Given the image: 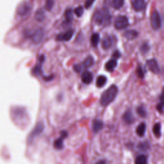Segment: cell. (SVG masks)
I'll return each instance as SVG.
<instances>
[{
    "label": "cell",
    "mask_w": 164,
    "mask_h": 164,
    "mask_svg": "<svg viewBox=\"0 0 164 164\" xmlns=\"http://www.w3.org/2000/svg\"><path fill=\"white\" fill-rule=\"evenodd\" d=\"M164 107V87L163 88L162 90V92L160 95V102L156 106V108L157 110L159 112H162L163 111V109Z\"/></svg>",
    "instance_id": "21"
},
{
    "label": "cell",
    "mask_w": 164,
    "mask_h": 164,
    "mask_svg": "<svg viewBox=\"0 0 164 164\" xmlns=\"http://www.w3.org/2000/svg\"><path fill=\"white\" fill-rule=\"evenodd\" d=\"M64 16L67 22H71L73 19V13L71 8H68L65 10Z\"/></svg>",
    "instance_id": "25"
},
{
    "label": "cell",
    "mask_w": 164,
    "mask_h": 164,
    "mask_svg": "<svg viewBox=\"0 0 164 164\" xmlns=\"http://www.w3.org/2000/svg\"><path fill=\"white\" fill-rule=\"evenodd\" d=\"M73 68H74V69L76 72L79 73L82 69V65H79V64H76V65H74Z\"/></svg>",
    "instance_id": "34"
},
{
    "label": "cell",
    "mask_w": 164,
    "mask_h": 164,
    "mask_svg": "<svg viewBox=\"0 0 164 164\" xmlns=\"http://www.w3.org/2000/svg\"><path fill=\"white\" fill-rule=\"evenodd\" d=\"M92 79H93V75L90 71H85L82 73L81 81H83L84 84H89L91 83Z\"/></svg>",
    "instance_id": "12"
},
{
    "label": "cell",
    "mask_w": 164,
    "mask_h": 164,
    "mask_svg": "<svg viewBox=\"0 0 164 164\" xmlns=\"http://www.w3.org/2000/svg\"><path fill=\"white\" fill-rule=\"evenodd\" d=\"M128 24H129L128 19L126 16H120L117 17L115 19L114 23L115 28L118 30H122L126 28L128 26Z\"/></svg>",
    "instance_id": "5"
},
{
    "label": "cell",
    "mask_w": 164,
    "mask_h": 164,
    "mask_svg": "<svg viewBox=\"0 0 164 164\" xmlns=\"http://www.w3.org/2000/svg\"><path fill=\"white\" fill-rule=\"evenodd\" d=\"M74 13L78 17H81L84 13V8L81 6L76 8L74 10Z\"/></svg>",
    "instance_id": "29"
},
{
    "label": "cell",
    "mask_w": 164,
    "mask_h": 164,
    "mask_svg": "<svg viewBox=\"0 0 164 164\" xmlns=\"http://www.w3.org/2000/svg\"><path fill=\"white\" fill-rule=\"evenodd\" d=\"M95 164H106V163L105 160H100V161H98Z\"/></svg>",
    "instance_id": "36"
},
{
    "label": "cell",
    "mask_w": 164,
    "mask_h": 164,
    "mask_svg": "<svg viewBox=\"0 0 164 164\" xmlns=\"http://www.w3.org/2000/svg\"><path fill=\"white\" fill-rule=\"evenodd\" d=\"M45 18V12L43 10L40 9L35 13V19L38 22H42Z\"/></svg>",
    "instance_id": "22"
},
{
    "label": "cell",
    "mask_w": 164,
    "mask_h": 164,
    "mask_svg": "<svg viewBox=\"0 0 164 164\" xmlns=\"http://www.w3.org/2000/svg\"><path fill=\"white\" fill-rule=\"evenodd\" d=\"M131 4L133 8L136 11H141L146 7L145 0H132Z\"/></svg>",
    "instance_id": "9"
},
{
    "label": "cell",
    "mask_w": 164,
    "mask_h": 164,
    "mask_svg": "<svg viewBox=\"0 0 164 164\" xmlns=\"http://www.w3.org/2000/svg\"><path fill=\"white\" fill-rule=\"evenodd\" d=\"M112 3L115 9H120L124 5L125 0H112Z\"/></svg>",
    "instance_id": "24"
},
{
    "label": "cell",
    "mask_w": 164,
    "mask_h": 164,
    "mask_svg": "<svg viewBox=\"0 0 164 164\" xmlns=\"http://www.w3.org/2000/svg\"><path fill=\"white\" fill-rule=\"evenodd\" d=\"M106 81H107V78L105 76L103 75L99 76L96 79V86L100 88L102 87L106 84Z\"/></svg>",
    "instance_id": "19"
},
{
    "label": "cell",
    "mask_w": 164,
    "mask_h": 164,
    "mask_svg": "<svg viewBox=\"0 0 164 164\" xmlns=\"http://www.w3.org/2000/svg\"><path fill=\"white\" fill-rule=\"evenodd\" d=\"M123 36L128 40H133L136 37H137L138 32L135 30H127L124 33V34H123Z\"/></svg>",
    "instance_id": "16"
},
{
    "label": "cell",
    "mask_w": 164,
    "mask_h": 164,
    "mask_svg": "<svg viewBox=\"0 0 164 164\" xmlns=\"http://www.w3.org/2000/svg\"><path fill=\"white\" fill-rule=\"evenodd\" d=\"M117 62L115 59H111L106 62L105 64V69L108 72H112L117 67Z\"/></svg>",
    "instance_id": "14"
},
{
    "label": "cell",
    "mask_w": 164,
    "mask_h": 164,
    "mask_svg": "<svg viewBox=\"0 0 164 164\" xmlns=\"http://www.w3.org/2000/svg\"><path fill=\"white\" fill-rule=\"evenodd\" d=\"M118 93V88L117 86L112 85L110 87H108L105 91L103 92L101 95L100 103L101 106H106L111 103Z\"/></svg>",
    "instance_id": "1"
},
{
    "label": "cell",
    "mask_w": 164,
    "mask_h": 164,
    "mask_svg": "<svg viewBox=\"0 0 164 164\" xmlns=\"http://www.w3.org/2000/svg\"><path fill=\"white\" fill-rule=\"evenodd\" d=\"M100 40V37L99 33H93L90 37V42L92 45L94 47H96L99 44Z\"/></svg>",
    "instance_id": "18"
},
{
    "label": "cell",
    "mask_w": 164,
    "mask_h": 164,
    "mask_svg": "<svg viewBox=\"0 0 164 164\" xmlns=\"http://www.w3.org/2000/svg\"><path fill=\"white\" fill-rule=\"evenodd\" d=\"M149 46L147 44H143L141 46V50L142 53H147L149 51Z\"/></svg>",
    "instance_id": "32"
},
{
    "label": "cell",
    "mask_w": 164,
    "mask_h": 164,
    "mask_svg": "<svg viewBox=\"0 0 164 164\" xmlns=\"http://www.w3.org/2000/svg\"><path fill=\"white\" fill-rule=\"evenodd\" d=\"M114 57L115 58H119L120 57V53L118 51H116L114 54Z\"/></svg>",
    "instance_id": "35"
},
{
    "label": "cell",
    "mask_w": 164,
    "mask_h": 164,
    "mask_svg": "<svg viewBox=\"0 0 164 164\" xmlns=\"http://www.w3.org/2000/svg\"><path fill=\"white\" fill-rule=\"evenodd\" d=\"M44 129V125L43 122H40L37 125L35 128L33 130L32 133L29 135L28 142H32L37 137V136H39L41 133H43V130Z\"/></svg>",
    "instance_id": "3"
},
{
    "label": "cell",
    "mask_w": 164,
    "mask_h": 164,
    "mask_svg": "<svg viewBox=\"0 0 164 164\" xmlns=\"http://www.w3.org/2000/svg\"><path fill=\"white\" fill-rule=\"evenodd\" d=\"M147 66L148 67V69L151 71L152 73L155 74H157L160 71L159 66L158 65V63L156 60L155 59H151L149 60L146 62Z\"/></svg>",
    "instance_id": "8"
},
{
    "label": "cell",
    "mask_w": 164,
    "mask_h": 164,
    "mask_svg": "<svg viewBox=\"0 0 164 164\" xmlns=\"http://www.w3.org/2000/svg\"><path fill=\"white\" fill-rule=\"evenodd\" d=\"M136 113H137V114L141 117H146L147 115L146 109L142 106H141L137 108V109H136Z\"/></svg>",
    "instance_id": "28"
},
{
    "label": "cell",
    "mask_w": 164,
    "mask_h": 164,
    "mask_svg": "<svg viewBox=\"0 0 164 164\" xmlns=\"http://www.w3.org/2000/svg\"><path fill=\"white\" fill-rule=\"evenodd\" d=\"M44 37V31L42 29L37 30L32 35V40L36 44L40 43Z\"/></svg>",
    "instance_id": "10"
},
{
    "label": "cell",
    "mask_w": 164,
    "mask_h": 164,
    "mask_svg": "<svg viewBox=\"0 0 164 164\" xmlns=\"http://www.w3.org/2000/svg\"><path fill=\"white\" fill-rule=\"evenodd\" d=\"M150 21H151V24L152 28L154 30L159 29L161 25V21L160 16L158 12L156 10H154L151 14V18H150Z\"/></svg>",
    "instance_id": "4"
},
{
    "label": "cell",
    "mask_w": 164,
    "mask_h": 164,
    "mask_svg": "<svg viewBox=\"0 0 164 164\" xmlns=\"http://www.w3.org/2000/svg\"><path fill=\"white\" fill-rule=\"evenodd\" d=\"M74 35V30H70L65 32V33H60L57 37L58 40H64V41H68Z\"/></svg>",
    "instance_id": "11"
},
{
    "label": "cell",
    "mask_w": 164,
    "mask_h": 164,
    "mask_svg": "<svg viewBox=\"0 0 164 164\" xmlns=\"http://www.w3.org/2000/svg\"><path fill=\"white\" fill-rule=\"evenodd\" d=\"M135 164H147V160L146 156L143 155L138 156L135 159Z\"/></svg>",
    "instance_id": "26"
},
{
    "label": "cell",
    "mask_w": 164,
    "mask_h": 164,
    "mask_svg": "<svg viewBox=\"0 0 164 164\" xmlns=\"http://www.w3.org/2000/svg\"><path fill=\"white\" fill-rule=\"evenodd\" d=\"M94 2H95V0H86L85 3V7L86 8H90Z\"/></svg>",
    "instance_id": "33"
},
{
    "label": "cell",
    "mask_w": 164,
    "mask_h": 164,
    "mask_svg": "<svg viewBox=\"0 0 164 164\" xmlns=\"http://www.w3.org/2000/svg\"><path fill=\"white\" fill-rule=\"evenodd\" d=\"M94 19L95 22L100 25H105L110 23V16L107 9H99L95 11Z\"/></svg>",
    "instance_id": "2"
},
{
    "label": "cell",
    "mask_w": 164,
    "mask_h": 164,
    "mask_svg": "<svg viewBox=\"0 0 164 164\" xmlns=\"http://www.w3.org/2000/svg\"><path fill=\"white\" fill-rule=\"evenodd\" d=\"M153 131L156 138H160L161 136V125L159 122L156 123L153 128Z\"/></svg>",
    "instance_id": "23"
},
{
    "label": "cell",
    "mask_w": 164,
    "mask_h": 164,
    "mask_svg": "<svg viewBox=\"0 0 164 164\" xmlns=\"http://www.w3.org/2000/svg\"><path fill=\"white\" fill-rule=\"evenodd\" d=\"M60 137L56 139L54 142V147L57 149H62L64 147V140L67 137V132L66 131H62L60 133Z\"/></svg>",
    "instance_id": "6"
},
{
    "label": "cell",
    "mask_w": 164,
    "mask_h": 164,
    "mask_svg": "<svg viewBox=\"0 0 164 164\" xmlns=\"http://www.w3.org/2000/svg\"><path fill=\"white\" fill-rule=\"evenodd\" d=\"M123 119H124L125 121L126 122H127L128 124H131V123L133 122V120H134L133 114H132L131 112L130 111V110H128L125 113L124 115H123Z\"/></svg>",
    "instance_id": "20"
},
{
    "label": "cell",
    "mask_w": 164,
    "mask_h": 164,
    "mask_svg": "<svg viewBox=\"0 0 164 164\" xmlns=\"http://www.w3.org/2000/svg\"><path fill=\"white\" fill-rule=\"evenodd\" d=\"M112 44V40L109 36H106L103 38L102 41V47L105 49H109Z\"/></svg>",
    "instance_id": "15"
},
{
    "label": "cell",
    "mask_w": 164,
    "mask_h": 164,
    "mask_svg": "<svg viewBox=\"0 0 164 164\" xmlns=\"http://www.w3.org/2000/svg\"><path fill=\"white\" fill-rule=\"evenodd\" d=\"M94 63V58L92 57H88L87 58H86V59L84 61L83 64H82V66H84L85 67H90L92 65H93Z\"/></svg>",
    "instance_id": "27"
},
{
    "label": "cell",
    "mask_w": 164,
    "mask_h": 164,
    "mask_svg": "<svg viewBox=\"0 0 164 164\" xmlns=\"http://www.w3.org/2000/svg\"><path fill=\"white\" fill-rule=\"evenodd\" d=\"M54 5V0H46V8L50 11Z\"/></svg>",
    "instance_id": "30"
},
{
    "label": "cell",
    "mask_w": 164,
    "mask_h": 164,
    "mask_svg": "<svg viewBox=\"0 0 164 164\" xmlns=\"http://www.w3.org/2000/svg\"><path fill=\"white\" fill-rule=\"evenodd\" d=\"M103 128V122L99 119H95L92 122V130L94 133L100 132Z\"/></svg>",
    "instance_id": "13"
},
{
    "label": "cell",
    "mask_w": 164,
    "mask_h": 164,
    "mask_svg": "<svg viewBox=\"0 0 164 164\" xmlns=\"http://www.w3.org/2000/svg\"><path fill=\"white\" fill-rule=\"evenodd\" d=\"M30 10V5L27 2H24L19 4V5L18 7L17 12L18 13V14H19L20 16H24L28 13Z\"/></svg>",
    "instance_id": "7"
},
{
    "label": "cell",
    "mask_w": 164,
    "mask_h": 164,
    "mask_svg": "<svg viewBox=\"0 0 164 164\" xmlns=\"http://www.w3.org/2000/svg\"><path fill=\"white\" fill-rule=\"evenodd\" d=\"M146 126L144 122H142L136 129V133L139 136H143L146 132Z\"/></svg>",
    "instance_id": "17"
},
{
    "label": "cell",
    "mask_w": 164,
    "mask_h": 164,
    "mask_svg": "<svg viewBox=\"0 0 164 164\" xmlns=\"http://www.w3.org/2000/svg\"><path fill=\"white\" fill-rule=\"evenodd\" d=\"M136 74H137V76L141 78H143L144 76V73L143 72V70L141 68V67L139 66L137 69H136Z\"/></svg>",
    "instance_id": "31"
}]
</instances>
